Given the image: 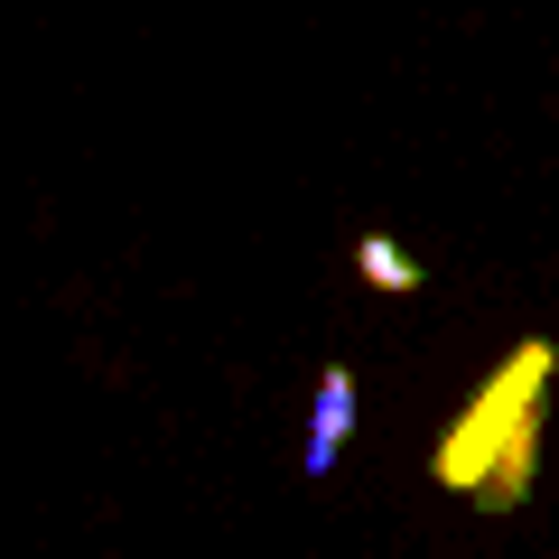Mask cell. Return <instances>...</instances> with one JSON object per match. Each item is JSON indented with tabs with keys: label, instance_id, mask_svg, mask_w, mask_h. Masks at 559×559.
I'll use <instances>...</instances> for the list:
<instances>
[{
	"label": "cell",
	"instance_id": "6da1fadb",
	"mask_svg": "<svg viewBox=\"0 0 559 559\" xmlns=\"http://www.w3.org/2000/svg\"><path fill=\"white\" fill-rule=\"evenodd\" d=\"M550 373H559V345L550 336H522L513 355L476 382V401L457 411V429L429 448L439 495H466L476 513H522V503H532L540 419H550Z\"/></svg>",
	"mask_w": 559,
	"mask_h": 559
},
{
	"label": "cell",
	"instance_id": "7a4b0ae2",
	"mask_svg": "<svg viewBox=\"0 0 559 559\" xmlns=\"http://www.w3.org/2000/svg\"><path fill=\"white\" fill-rule=\"evenodd\" d=\"M355 419H364V382H355V364H326V373H318V411H308V448H299L308 476H326V466L345 457Z\"/></svg>",
	"mask_w": 559,
	"mask_h": 559
},
{
	"label": "cell",
	"instance_id": "3957f363",
	"mask_svg": "<svg viewBox=\"0 0 559 559\" xmlns=\"http://www.w3.org/2000/svg\"><path fill=\"white\" fill-rule=\"evenodd\" d=\"M355 271H364V289H392V299L429 289V261H419V252H401L392 234H364V242H355Z\"/></svg>",
	"mask_w": 559,
	"mask_h": 559
}]
</instances>
